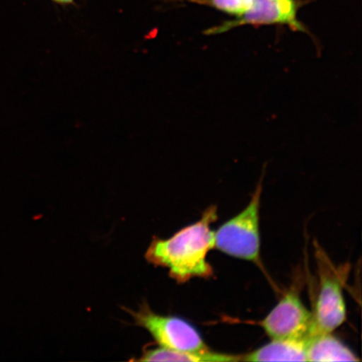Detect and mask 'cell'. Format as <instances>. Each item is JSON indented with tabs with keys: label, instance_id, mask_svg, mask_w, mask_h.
Listing matches in <instances>:
<instances>
[{
	"label": "cell",
	"instance_id": "8992f818",
	"mask_svg": "<svg viewBox=\"0 0 362 362\" xmlns=\"http://www.w3.org/2000/svg\"><path fill=\"white\" fill-rule=\"evenodd\" d=\"M320 277L318 297L314 313H312L314 320L312 334L332 333L346 319L341 282L336 276L330 274H321Z\"/></svg>",
	"mask_w": 362,
	"mask_h": 362
},
{
	"label": "cell",
	"instance_id": "3957f363",
	"mask_svg": "<svg viewBox=\"0 0 362 362\" xmlns=\"http://www.w3.org/2000/svg\"><path fill=\"white\" fill-rule=\"evenodd\" d=\"M124 310L133 317L134 324L148 330L160 346L192 353L210 351L198 330L180 317L156 314L147 302H143L137 311Z\"/></svg>",
	"mask_w": 362,
	"mask_h": 362
},
{
	"label": "cell",
	"instance_id": "8fae6325",
	"mask_svg": "<svg viewBox=\"0 0 362 362\" xmlns=\"http://www.w3.org/2000/svg\"><path fill=\"white\" fill-rule=\"evenodd\" d=\"M52 1L59 4H63V6H66V4H71L74 3V0H52Z\"/></svg>",
	"mask_w": 362,
	"mask_h": 362
},
{
	"label": "cell",
	"instance_id": "52a82bcc",
	"mask_svg": "<svg viewBox=\"0 0 362 362\" xmlns=\"http://www.w3.org/2000/svg\"><path fill=\"white\" fill-rule=\"evenodd\" d=\"M308 337L272 339L267 345L241 356L243 361H307Z\"/></svg>",
	"mask_w": 362,
	"mask_h": 362
},
{
	"label": "cell",
	"instance_id": "6da1fadb",
	"mask_svg": "<svg viewBox=\"0 0 362 362\" xmlns=\"http://www.w3.org/2000/svg\"><path fill=\"white\" fill-rule=\"evenodd\" d=\"M216 220V207L207 208L196 223L185 226L171 238L153 236L144 257L148 264L168 269L170 277L178 284L193 278L211 277L214 269L206 257L215 248L214 230L211 225Z\"/></svg>",
	"mask_w": 362,
	"mask_h": 362
},
{
	"label": "cell",
	"instance_id": "ba28073f",
	"mask_svg": "<svg viewBox=\"0 0 362 362\" xmlns=\"http://www.w3.org/2000/svg\"><path fill=\"white\" fill-rule=\"evenodd\" d=\"M307 361H359L355 353L332 333H318L308 337Z\"/></svg>",
	"mask_w": 362,
	"mask_h": 362
},
{
	"label": "cell",
	"instance_id": "9c48e42d",
	"mask_svg": "<svg viewBox=\"0 0 362 362\" xmlns=\"http://www.w3.org/2000/svg\"><path fill=\"white\" fill-rule=\"evenodd\" d=\"M135 361H192V362H230L241 361V356L225 354L212 351L192 353L170 350L162 346L144 348L142 356Z\"/></svg>",
	"mask_w": 362,
	"mask_h": 362
},
{
	"label": "cell",
	"instance_id": "7a4b0ae2",
	"mask_svg": "<svg viewBox=\"0 0 362 362\" xmlns=\"http://www.w3.org/2000/svg\"><path fill=\"white\" fill-rule=\"evenodd\" d=\"M260 182L245 209L214 232L215 248L226 255L260 264Z\"/></svg>",
	"mask_w": 362,
	"mask_h": 362
},
{
	"label": "cell",
	"instance_id": "277c9868",
	"mask_svg": "<svg viewBox=\"0 0 362 362\" xmlns=\"http://www.w3.org/2000/svg\"><path fill=\"white\" fill-rule=\"evenodd\" d=\"M272 339H304L313 332V315L296 291H288L260 322Z\"/></svg>",
	"mask_w": 362,
	"mask_h": 362
},
{
	"label": "cell",
	"instance_id": "5b68a950",
	"mask_svg": "<svg viewBox=\"0 0 362 362\" xmlns=\"http://www.w3.org/2000/svg\"><path fill=\"white\" fill-rule=\"evenodd\" d=\"M298 6L294 0H255L253 6L241 17L212 27L206 35H217L245 25H288L293 30L305 31L297 18Z\"/></svg>",
	"mask_w": 362,
	"mask_h": 362
},
{
	"label": "cell",
	"instance_id": "30bf717a",
	"mask_svg": "<svg viewBox=\"0 0 362 362\" xmlns=\"http://www.w3.org/2000/svg\"><path fill=\"white\" fill-rule=\"evenodd\" d=\"M192 1L214 7L216 10L237 18L243 16L250 10L255 3V0H192Z\"/></svg>",
	"mask_w": 362,
	"mask_h": 362
}]
</instances>
